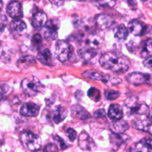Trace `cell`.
<instances>
[{
	"label": "cell",
	"instance_id": "6da1fadb",
	"mask_svg": "<svg viewBox=\"0 0 152 152\" xmlns=\"http://www.w3.org/2000/svg\"><path fill=\"white\" fill-rule=\"evenodd\" d=\"M99 63L103 68L115 72H124L130 67V61L119 52H106L101 56Z\"/></svg>",
	"mask_w": 152,
	"mask_h": 152
},
{
	"label": "cell",
	"instance_id": "7a4b0ae2",
	"mask_svg": "<svg viewBox=\"0 0 152 152\" xmlns=\"http://www.w3.org/2000/svg\"><path fill=\"white\" fill-rule=\"evenodd\" d=\"M21 86L24 93L29 96H36L44 89L41 82L34 76H30L23 80Z\"/></svg>",
	"mask_w": 152,
	"mask_h": 152
},
{
	"label": "cell",
	"instance_id": "3957f363",
	"mask_svg": "<svg viewBox=\"0 0 152 152\" xmlns=\"http://www.w3.org/2000/svg\"><path fill=\"white\" fill-rule=\"evenodd\" d=\"M125 110L128 115L138 114L143 115L148 110V106L144 103L139 102L138 99L136 97L128 98L124 104Z\"/></svg>",
	"mask_w": 152,
	"mask_h": 152
},
{
	"label": "cell",
	"instance_id": "277c9868",
	"mask_svg": "<svg viewBox=\"0 0 152 152\" xmlns=\"http://www.w3.org/2000/svg\"><path fill=\"white\" fill-rule=\"evenodd\" d=\"M20 139L23 145L28 150L35 151L40 148L41 139L37 134L29 131H25L20 134Z\"/></svg>",
	"mask_w": 152,
	"mask_h": 152
},
{
	"label": "cell",
	"instance_id": "5b68a950",
	"mask_svg": "<svg viewBox=\"0 0 152 152\" xmlns=\"http://www.w3.org/2000/svg\"><path fill=\"white\" fill-rule=\"evenodd\" d=\"M55 55L61 62H66L72 55L71 45L65 40H58L55 45Z\"/></svg>",
	"mask_w": 152,
	"mask_h": 152
},
{
	"label": "cell",
	"instance_id": "8992f818",
	"mask_svg": "<svg viewBox=\"0 0 152 152\" xmlns=\"http://www.w3.org/2000/svg\"><path fill=\"white\" fill-rule=\"evenodd\" d=\"M78 145L84 151H93L96 148L94 140L85 132L80 134L78 137Z\"/></svg>",
	"mask_w": 152,
	"mask_h": 152
},
{
	"label": "cell",
	"instance_id": "52a82bcc",
	"mask_svg": "<svg viewBox=\"0 0 152 152\" xmlns=\"http://www.w3.org/2000/svg\"><path fill=\"white\" fill-rule=\"evenodd\" d=\"M7 13L11 18L14 20H20L23 16L22 11V5L17 1H12L7 6Z\"/></svg>",
	"mask_w": 152,
	"mask_h": 152
},
{
	"label": "cell",
	"instance_id": "ba28073f",
	"mask_svg": "<svg viewBox=\"0 0 152 152\" xmlns=\"http://www.w3.org/2000/svg\"><path fill=\"white\" fill-rule=\"evenodd\" d=\"M150 75L142 72H132L127 76V80L129 83L135 85H140L147 83L150 79Z\"/></svg>",
	"mask_w": 152,
	"mask_h": 152
},
{
	"label": "cell",
	"instance_id": "9c48e42d",
	"mask_svg": "<svg viewBox=\"0 0 152 152\" xmlns=\"http://www.w3.org/2000/svg\"><path fill=\"white\" fill-rule=\"evenodd\" d=\"M40 111V107L33 102H28L23 104L20 109L21 115L25 116H31L34 117L37 116Z\"/></svg>",
	"mask_w": 152,
	"mask_h": 152
},
{
	"label": "cell",
	"instance_id": "30bf717a",
	"mask_svg": "<svg viewBox=\"0 0 152 152\" xmlns=\"http://www.w3.org/2000/svg\"><path fill=\"white\" fill-rule=\"evenodd\" d=\"M59 29V23L58 21L50 20L46 24L44 37L46 39H55L58 36V31Z\"/></svg>",
	"mask_w": 152,
	"mask_h": 152
},
{
	"label": "cell",
	"instance_id": "8fae6325",
	"mask_svg": "<svg viewBox=\"0 0 152 152\" xmlns=\"http://www.w3.org/2000/svg\"><path fill=\"white\" fill-rule=\"evenodd\" d=\"M103 43V37L98 34H92L89 35L86 40L87 47L93 50H97L102 47Z\"/></svg>",
	"mask_w": 152,
	"mask_h": 152
},
{
	"label": "cell",
	"instance_id": "7c38bea8",
	"mask_svg": "<svg viewBox=\"0 0 152 152\" xmlns=\"http://www.w3.org/2000/svg\"><path fill=\"white\" fill-rule=\"evenodd\" d=\"M96 25L102 29L109 28L114 23V20L110 16L107 14H99L96 18Z\"/></svg>",
	"mask_w": 152,
	"mask_h": 152
},
{
	"label": "cell",
	"instance_id": "4fadbf2b",
	"mask_svg": "<svg viewBox=\"0 0 152 152\" xmlns=\"http://www.w3.org/2000/svg\"><path fill=\"white\" fill-rule=\"evenodd\" d=\"M130 32L135 36H141L145 31V26L138 20H133L128 24Z\"/></svg>",
	"mask_w": 152,
	"mask_h": 152
},
{
	"label": "cell",
	"instance_id": "5bb4252c",
	"mask_svg": "<svg viewBox=\"0 0 152 152\" xmlns=\"http://www.w3.org/2000/svg\"><path fill=\"white\" fill-rule=\"evenodd\" d=\"M26 29V24L20 20H15L10 25V31L14 37H18Z\"/></svg>",
	"mask_w": 152,
	"mask_h": 152
},
{
	"label": "cell",
	"instance_id": "9a60e30c",
	"mask_svg": "<svg viewBox=\"0 0 152 152\" xmlns=\"http://www.w3.org/2000/svg\"><path fill=\"white\" fill-rule=\"evenodd\" d=\"M67 116V110L63 106H58L54 109L52 114V120L55 124H59L66 119Z\"/></svg>",
	"mask_w": 152,
	"mask_h": 152
},
{
	"label": "cell",
	"instance_id": "2e32d148",
	"mask_svg": "<svg viewBox=\"0 0 152 152\" xmlns=\"http://www.w3.org/2000/svg\"><path fill=\"white\" fill-rule=\"evenodd\" d=\"M129 128L128 122L125 120H117L114 121L110 126V128L113 134H121L125 133Z\"/></svg>",
	"mask_w": 152,
	"mask_h": 152
},
{
	"label": "cell",
	"instance_id": "e0dca14e",
	"mask_svg": "<svg viewBox=\"0 0 152 152\" xmlns=\"http://www.w3.org/2000/svg\"><path fill=\"white\" fill-rule=\"evenodd\" d=\"M107 115L110 119L113 121H117L122 119L124 113L122 109L119 107V105L113 104L110 106Z\"/></svg>",
	"mask_w": 152,
	"mask_h": 152
},
{
	"label": "cell",
	"instance_id": "ac0fdd59",
	"mask_svg": "<svg viewBox=\"0 0 152 152\" xmlns=\"http://www.w3.org/2000/svg\"><path fill=\"white\" fill-rule=\"evenodd\" d=\"M46 23H47V16L45 13L41 11L36 13L32 18V26L36 28H40L46 26Z\"/></svg>",
	"mask_w": 152,
	"mask_h": 152
},
{
	"label": "cell",
	"instance_id": "d6986e66",
	"mask_svg": "<svg viewBox=\"0 0 152 152\" xmlns=\"http://www.w3.org/2000/svg\"><path fill=\"white\" fill-rule=\"evenodd\" d=\"M72 114L74 117L80 119H87L90 118V114L79 104H75L72 108Z\"/></svg>",
	"mask_w": 152,
	"mask_h": 152
},
{
	"label": "cell",
	"instance_id": "ffe728a7",
	"mask_svg": "<svg viewBox=\"0 0 152 152\" xmlns=\"http://www.w3.org/2000/svg\"><path fill=\"white\" fill-rule=\"evenodd\" d=\"M134 128L152 134V122L150 119H140L134 124Z\"/></svg>",
	"mask_w": 152,
	"mask_h": 152
},
{
	"label": "cell",
	"instance_id": "44dd1931",
	"mask_svg": "<svg viewBox=\"0 0 152 152\" xmlns=\"http://www.w3.org/2000/svg\"><path fill=\"white\" fill-rule=\"evenodd\" d=\"M82 75L83 76H84L86 78H90V79L93 80H96V81H102L104 83H106L107 81L108 78H109L108 75H103L101 73L97 72L90 71V70L84 72Z\"/></svg>",
	"mask_w": 152,
	"mask_h": 152
},
{
	"label": "cell",
	"instance_id": "7402d4cb",
	"mask_svg": "<svg viewBox=\"0 0 152 152\" xmlns=\"http://www.w3.org/2000/svg\"><path fill=\"white\" fill-rule=\"evenodd\" d=\"M128 29L126 28L124 25H120L119 26L116 27L114 30V37L116 40L122 41V40H125L128 37Z\"/></svg>",
	"mask_w": 152,
	"mask_h": 152
},
{
	"label": "cell",
	"instance_id": "603a6c76",
	"mask_svg": "<svg viewBox=\"0 0 152 152\" xmlns=\"http://www.w3.org/2000/svg\"><path fill=\"white\" fill-rule=\"evenodd\" d=\"M37 59L43 64L49 65L52 64V54L47 49L40 51L37 55Z\"/></svg>",
	"mask_w": 152,
	"mask_h": 152
},
{
	"label": "cell",
	"instance_id": "cb8c5ba5",
	"mask_svg": "<svg viewBox=\"0 0 152 152\" xmlns=\"http://www.w3.org/2000/svg\"><path fill=\"white\" fill-rule=\"evenodd\" d=\"M128 139V137H127V135L123 134H116L113 133L110 135L111 143H113L114 145L118 146V147L120 146L122 144H123L124 142H125V141H126Z\"/></svg>",
	"mask_w": 152,
	"mask_h": 152
},
{
	"label": "cell",
	"instance_id": "d4e9b609",
	"mask_svg": "<svg viewBox=\"0 0 152 152\" xmlns=\"http://www.w3.org/2000/svg\"><path fill=\"white\" fill-rule=\"evenodd\" d=\"M78 55H80L81 58L88 61V60L92 59L96 55V50H93V49H91L86 46V47L81 48L79 49Z\"/></svg>",
	"mask_w": 152,
	"mask_h": 152
},
{
	"label": "cell",
	"instance_id": "484cf974",
	"mask_svg": "<svg viewBox=\"0 0 152 152\" xmlns=\"http://www.w3.org/2000/svg\"><path fill=\"white\" fill-rule=\"evenodd\" d=\"M151 55H152V38H148L144 43L142 51V57L146 58Z\"/></svg>",
	"mask_w": 152,
	"mask_h": 152
},
{
	"label": "cell",
	"instance_id": "4316f807",
	"mask_svg": "<svg viewBox=\"0 0 152 152\" xmlns=\"http://www.w3.org/2000/svg\"><path fill=\"white\" fill-rule=\"evenodd\" d=\"M88 96L90 99H93V101H96V102H98L101 99L100 91L97 90V89L93 88V87H92V88L89 90Z\"/></svg>",
	"mask_w": 152,
	"mask_h": 152
},
{
	"label": "cell",
	"instance_id": "83f0119b",
	"mask_svg": "<svg viewBox=\"0 0 152 152\" xmlns=\"http://www.w3.org/2000/svg\"><path fill=\"white\" fill-rule=\"evenodd\" d=\"M130 152H148V150L143 145L141 142L134 144L130 149Z\"/></svg>",
	"mask_w": 152,
	"mask_h": 152
},
{
	"label": "cell",
	"instance_id": "f1b7e54d",
	"mask_svg": "<svg viewBox=\"0 0 152 152\" xmlns=\"http://www.w3.org/2000/svg\"><path fill=\"white\" fill-rule=\"evenodd\" d=\"M34 61L35 62L34 59L33 57L31 56H26V57H23V58H20V60L18 61V66L20 67H23V66L25 65V64H30L31 63H33Z\"/></svg>",
	"mask_w": 152,
	"mask_h": 152
},
{
	"label": "cell",
	"instance_id": "f546056e",
	"mask_svg": "<svg viewBox=\"0 0 152 152\" xmlns=\"http://www.w3.org/2000/svg\"><path fill=\"white\" fill-rule=\"evenodd\" d=\"M104 96L107 100H115L119 96V93L114 90H107L104 93Z\"/></svg>",
	"mask_w": 152,
	"mask_h": 152
},
{
	"label": "cell",
	"instance_id": "4dcf8cb0",
	"mask_svg": "<svg viewBox=\"0 0 152 152\" xmlns=\"http://www.w3.org/2000/svg\"><path fill=\"white\" fill-rule=\"evenodd\" d=\"M58 149L56 145L50 143V144H48L44 148L43 150L40 151V149H39V150L37 151H35L34 152H58Z\"/></svg>",
	"mask_w": 152,
	"mask_h": 152
},
{
	"label": "cell",
	"instance_id": "1f68e13d",
	"mask_svg": "<svg viewBox=\"0 0 152 152\" xmlns=\"http://www.w3.org/2000/svg\"><path fill=\"white\" fill-rule=\"evenodd\" d=\"M32 44L33 46H34L36 49L40 47L41 46V43H42V37L40 34H36L34 35L32 37Z\"/></svg>",
	"mask_w": 152,
	"mask_h": 152
},
{
	"label": "cell",
	"instance_id": "d6a6232c",
	"mask_svg": "<svg viewBox=\"0 0 152 152\" xmlns=\"http://www.w3.org/2000/svg\"><path fill=\"white\" fill-rule=\"evenodd\" d=\"M101 6L113 8L116 4V0H96Z\"/></svg>",
	"mask_w": 152,
	"mask_h": 152
},
{
	"label": "cell",
	"instance_id": "836d02e7",
	"mask_svg": "<svg viewBox=\"0 0 152 152\" xmlns=\"http://www.w3.org/2000/svg\"><path fill=\"white\" fill-rule=\"evenodd\" d=\"M140 142L142 143L143 145H144L148 150H152V136L145 137V138H143Z\"/></svg>",
	"mask_w": 152,
	"mask_h": 152
},
{
	"label": "cell",
	"instance_id": "e575fe53",
	"mask_svg": "<svg viewBox=\"0 0 152 152\" xmlns=\"http://www.w3.org/2000/svg\"><path fill=\"white\" fill-rule=\"evenodd\" d=\"M8 23V19L6 16L2 14H0V32L3 31Z\"/></svg>",
	"mask_w": 152,
	"mask_h": 152
},
{
	"label": "cell",
	"instance_id": "d590c367",
	"mask_svg": "<svg viewBox=\"0 0 152 152\" xmlns=\"http://www.w3.org/2000/svg\"><path fill=\"white\" fill-rule=\"evenodd\" d=\"M66 135L67 136V137H68V139L70 141L73 142L75 141V140L76 139L77 133H76V131H75L74 129H72V128H69V129H67L66 131Z\"/></svg>",
	"mask_w": 152,
	"mask_h": 152
},
{
	"label": "cell",
	"instance_id": "8d00e7d4",
	"mask_svg": "<svg viewBox=\"0 0 152 152\" xmlns=\"http://www.w3.org/2000/svg\"><path fill=\"white\" fill-rule=\"evenodd\" d=\"M54 140H55V142L57 143V145H58V147L60 148V149H61V150H64V149L66 148H67L66 144L64 142V140H63L62 139H61L60 137H58V136H56V137H55Z\"/></svg>",
	"mask_w": 152,
	"mask_h": 152
},
{
	"label": "cell",
	"instance_id": "74e56055",
	"mask_svg": "<svg viewBox=\"0 0 152 152\" xmlns=\"http://www.w3.org/2000/svg\"><path fill=\"white\" fill-rule=\"evenodd\" d=\"M8 92V87L6 85L0 86V101H2Z\"/></svg>",
	"mask_w": 152,
	"mask_h": 152
},
{
	"label": "cell",
	"instance_id": "f35d334b",
	"mask_svg": "<svg viewBox=\"0 0 152 152\" xmlns=\"http://www.w3.org/2000/svg\"><path fill=\"white\" fill-rule=\"evenodd\" d=\"M143 64L148 69H150L152 70V55L146 58L145 61H143Z\"/></svg>",
	"mask_w": 152,
	"mask_h": 152
},
{
	"label": "cell",
	"instance_id": "ab89813d",
	"mask_svg": "<svg viewBox=\"0 0 152 152\" xmlns=\"http://www.w3.org/2000/svg\"><path fill=\"white\" fill-rule=\"evenodd\" d=\"M94 116L96 117L99 118V117H103V116H105V112L104 110V109H101V110H98L95 112Z\"/></svg>",
	"mask_w": 152,
	"mask_h": 152
},
{
	"label": "cell",
	"instance_id": "60d3db41",
	"mask_svg": "<svg viewBox=\"0 0 152 152\" xmlns=\"http://www.w3.org/2000/svg\"><path fill=\"white\" fill-rule=\"evenodd\" d=\"M50 2L56 6H62L65 2V0H49Z\"/></svg>",
	"mask_w": 152,
	"mask_h": 152
},
{
	"label": "cell",
	"instance_id": "b9f144b4",
	"mask_svg": "<svg viewBox=\"0 0 152 152\" xmlns=\"http://www.w3.org/2000/svg\"><path fill=\"white\" fill-rule=\"evenodd\" d=\"M128 3L130 5H136L137 4V2H136V0H128Z\"/></svg>",
	"mask_w": 152,
	"mask_h": 152
},
{
	"label": "cell",
	"instance_id": "7bdbcfd3",
	"mask_svg": "<svg viewBox=\"0 0 152 152\" xmlns=\"http://www.w3.org/2000/svg\"><path fill=\"white\" fill-rule=\"evenodd\" d=\"M149 118H150V119L152 120V109L151 110L150 113H149Z\"/></svg>",
	"mask_w": 152,
	"mask_h": 152
},
{
	"label": "cell",
	"instance_id": "ee69618b",
	"mask_svg": "<svg viewBox=\"0 0 152 152\" xmlns=\"http://www.w3.org/2000/svg\"><path fill=\"white\" fill-rule=\"evenodd\" d=\"M2 7V0H0V10H1Z\"/></svg>",
	"mask_w": 152,
	"mask_h": 152
},
{
	"label": "cell",
	"instance_id": "f6af8a7d",
	"mask_svg": "<svg viewBox=\"0 0 152 152\" xmlns=\"http://www.w3.org/2000/svg\"><path fill=\"white\" fill-rule=\"evenodd\" d=\"M75 1H78V2H81V1H84V0H75Z\"/></svg>",
	"mask_w": 152,
	"mask_h": 152
},
{
	"label": "cell",
	"instance_id": "bcb514c9",
	"mask_svg": "<svg viewBox=\"0 0 152 152\" xmlns=\"http://www.w3.org/2000/svg\"><path fill=\"white\" fill-rule=\"evenodd\" d=\"M142 1H146V0H142Z\"/></svg>",
	"mask_w": 152,
	"mask_h": 152
}]
</instances>
